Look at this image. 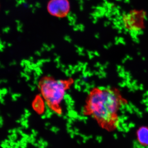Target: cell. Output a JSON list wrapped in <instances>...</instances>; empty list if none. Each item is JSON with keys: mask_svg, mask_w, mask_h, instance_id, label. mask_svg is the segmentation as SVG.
Instances as JSON below:
<instances>
[{"mask_svg": "<svg viewBox=\"0 0 148 148\" xmlns=\"http://www.w3.org/2000/svg\"><path fill=\"white\" fill-rule=\"evenodd\" d=\"M74 83V80L71 78L56 79L51 76L45 75L40 79L38 86L47 107L56 113L61 114L65 96Z\"/></svg>", "mask_w": 148, "mask_h": 148, "instance_id": "7a4b0ae2", "label": "cell"}, {"mask_svg": "<svg viewBox=\"0 0 148 148\" xmlns=\"http://www.w3.org/2000/svg\"><path fill=\"white\" fill-rule=\"evenodd\" d=\"M49 13L53 16L62 17L66 16L69 10V3L67 0H51L48 5Z\"/></svg>", "mask_w": 148, "mask_h": 148, "instance_id": "3957f363", "label": "cell"}, {"mask_svg": "<svg viewBox=\"0 0 148 148\" xmlns=\"http://www.w3.org/2000/svg\"><path fill=\"white\" fill-rule=\"evenodd\" d=\"M127 103L118 88L97 86L88 92L83 113L94 119L102 129L112 132L119 125L121 109Z\"/></svg>", "mask_w": 148, "mask_h": 148, "instance_id": "6da1fadb", "label": "cell"}, {"mask_svg": "<svg viewBox=\"0 0 148 148\" xmlns=\"http://www.w3.org/2000/svg\"><path fill=\"white\" fill-rule=\"evenodd\" d=\"M138 142L144 146H148V127L143 126L137 132Z\"/></svg>", "mask_w": 148, "mask_h": 148, "instance_id": "277c9868", "label": "cell"}]
</instances>
